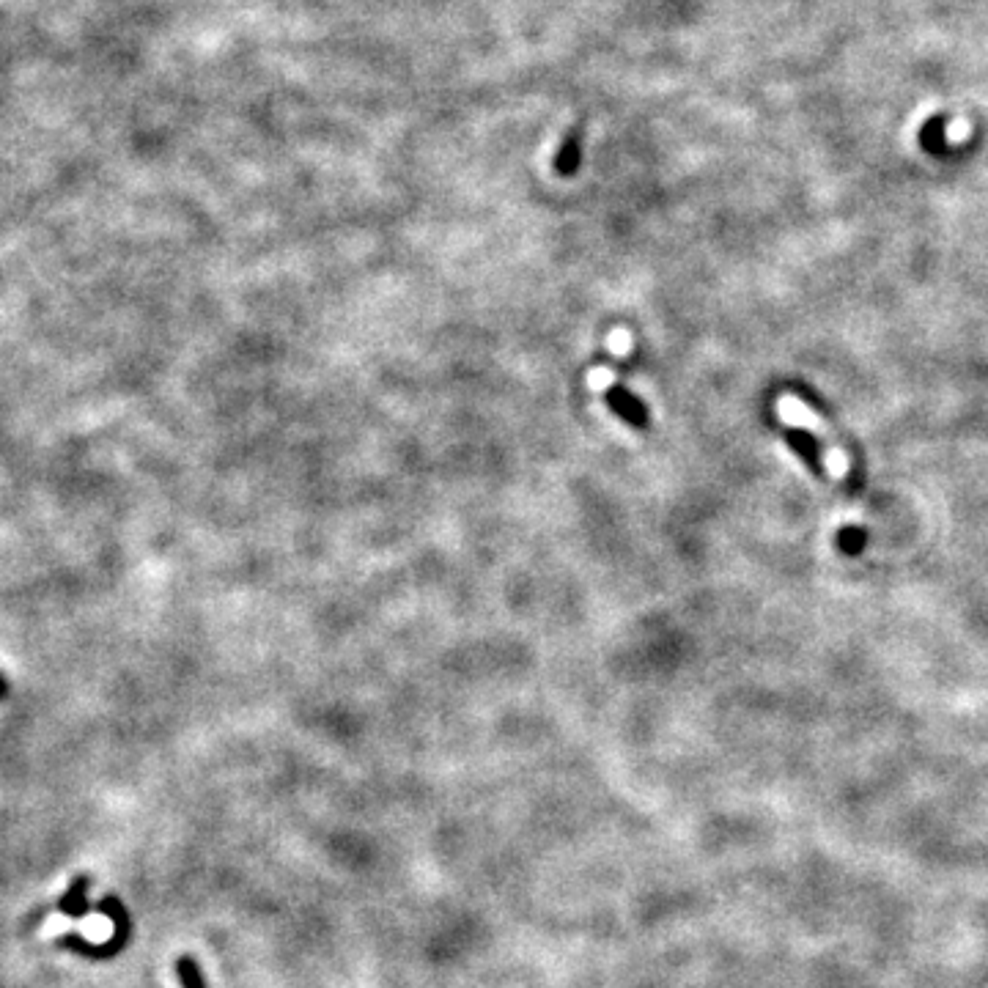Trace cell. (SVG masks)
I'll return each mask as SVG.
<instances>
[{
    "mask_svg": "<svg viewBox=\"0 0 988 988\" xmlns=\"http://www.w3.org/2000/svg\"><path fill=\"white\" fill-rule=\"evenodd\" d=\"M132 939V931H113L110 939L105 942H88L83 934H61L55 936V947L61 950H69V953H77V956L91 958V961H108V958H116L129 945Z\"/></svg>",
    "mask_w": 988,
    "mask_h": 988,
    "instance_id": "6da1fadb",
    "label": "cell"
},
{
    "mask_svg": "<svg viewBox=\"0 0 988 988\" xmlns=\"http://www.w3.org/2000/svg\"><path fill=\"white\" fill-rule=\"evenodd\" d=\"M604 401H607V407L613 409L623 423H629L634 429H645L648 426V409H645L643 401L634 396L629 387L610 385L607 393H604Z\"/></svg>",
    "mask_w": 988,
    "mask_h": 988,
    "instance_id": "7a4b0ae2",
    "label": "cell"
},
{
    "mask_svg": "<svg viewBox=\"0 0 988 988\" xmlns=\"http://www.w3.org/2000/svg\"><path fill=\"white\" fill-rule=\"evenodd\" d=\"M88 890H91V876L80 873V876H75V881L69 884V890L58 898L55 909L61 914H66V917H72V920H83V917H88V912H91V906H88Z\"/></svg>",
    "mask_w": 988,
    "mask_h": 988,
    "instance_id": "3957f363",
    "label": "cell"
},
{
    "mask_svg": "<svg viewBox=\"0 0 988 988\" xmlns=\"http://www.w3.org/2000/svg\"><path fill=\"white\" fill-rule=\"evenodd\" d=\"M788 445L794 448L802 459L807 462V467L810 470H816V473H821L824 467H821V462H824V451H827V445L821 440H816L813 434H807V431H802V429H791L788 431Z\"/></svg>",
    "mask_w": 988,
    "mask_h": 988,
    "instance_id": "277c9868",
    "label": "cell"
},
{
    "mask_svg": "<svg viewBox=\"0 0 988 988\" xmlns=\"http://www.w3.org/2000/svg\"><path fill=\"white\" fill-rule=\"evenodd\" d=\"M777 407H780V415H783L785 420L799 423V426H810V429H821V420H818L816 415L802 404V401H796L794 396H783Z\"/></svg>",
    "mask_w": 988,
    "mask_h": 988,
    "instance_id": "5b68a950",
    "label": "cell"
},
{
    "mask_svg": "<svg viewBox=\"0 0 988 988\" xmlns=\"http://www.w3.org/2000/svg\"><path fill=\"white\" fill-rule=\"evenodd\" d=\"M173 967H176V978H179L182 988H209L206 986L204 969H201V964L193 956H179Z\"/></svg>",
    "mask_w": 988,
    "mask_h": 988,
    "instance_id": "8992f818",
    "label": "cell"
},
{
    "mask_svg": "<svg viewBox=\"0 0 988 988\" xmlns=\"http://www.w3.org/2000/svg\"><path fill=\"white\" fill-rule=\"evenodd\" d=\"M865 530L862 527H843L838 533V547L846 552V555H860L862 547H865Z\"/></svg>",
    "mask_w": 988,
    "mask_h": 988,
    "instance_id": "52a82bcc",
    "label": "cell"
},
{
    "mask_svg": "<svg viewBox=\"0 0 988 988\" xmlns=\"http://www.w3.org/2000/svg\"><path fill=\"white\" fill-rule=\"evenodd\" d=\"M947 132H950V135H947L950 140H964L969 135V124L967 121L958 119V121H953V124H950V129H947Z\"/></svg>",
    "mask_w": 988,
    "mask_h": 988,
    "instance_id": "ba28073f",
    "label": "cell"
}]
</instances>
